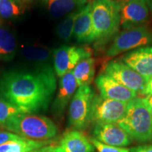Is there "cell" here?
I'll use <instances>...</instances> for the list:
<instances>
[{
    "mask_svg": "<svg viewBox=\"0 0 152 152\" xmlns=\"http://www.w3.org/2000/svg\"></svg>",
    "mask_w": 152,
    "mask_h": 152,
    "instance_id": "d590c367",
    "label": "cell"
},
{
    "mask_svg": "<svg viewBox=\"0 0 152 152\" xmlns=\"http://www.w3.org/2000/svg\"><path fill=\"white\" fill-rule=\"evenodd\" d=\"M140 94L145 95L146 96L152 95V76L148 80L145 86H144L143 90H142V92H140Z\"/></svg>",
    "mask_w": 152,
    "mask_h": 152,
    "instance_id": "4316f807",
    "label": "cell"
},
{
    "mask_svg": "<svg viewBox=\"0 0 152 152\" xmlns=\"http://www.w3.org/2000/svg\"><path fill=\"white\" fill-rule=\"evenodd\" d=\"M152 11L142 0H127L121 9V26L123 30L145 26Z\"/></svg>",
    "mask_w": 152,
    "mask_h": 152,
    "instance_id": "30bf717a",
    "label": "cell"
},
{
    "mask_svg": "<svg viewBox=\"0 0 152 152\" xmlns=\"http://www.w3.org/2000/svg\"><path fill=\"white\" fill-rule=\"evenodd\" d=\"M95 148L90 140L80 130H73L65 132L54 152H94Z\"/></svg>",
    "mask_w": 152,
    "mask_h": 152,
    "instance_id": "9a60e30c",
    "label": "cell"
},
{
    "mask_svg": "<svg viewBox=\"0 0 152 152\" xmlns=\"http://www.w3.org/2000/svg\"><path fill=\"white\" fill-rule=\"evenodd\" d=\"M91 4L92 42L115 35L121 26L122 5L111 0H93Z\"/></svg>",
    "mask_w": 152,
    "mask_h": 152,
    "instance_id": "277c9868",
    "label": "cell"
},
{
    "mask_svg": "<svg viewBox=\"0 0 152 152\" xmlns=\"http://www.w3.org/2000/svg\"><path fill=\"white\" fill-rule=\"evenodd\" d=\"M77 86L90 85L95 74V60L92 57L81 60L73 71Z\"/></svg>",
    "mask_w": 152,
    "mask_h": 152,
    "instance_id": "ffe728a7",
    "label": "cell"
},
{
    "mask_svg": "<svg viewBox=\"0 0 152 152\" xmlns=\"http://www.w3.org/2000/svg\"><path fill=\"white\" fill-rule=\"evenodd\" d=\"M54 146L51 145H47L46 147H44L41 149H38L36 150H34V151H32L30 152H54Z\"/></svg>",
    "mask_w": 152,
    "mask_h": 152,
    "instance_id": "f1b7e54d",
    "label": "cell"
},
{
    "mask_svg": "<svg viewBox=\"0 0 152 152\" xmlns=\"http://www.w3.org/2000/svg\"><path fill=\"white\" fill-rule=\"evenodd\" d=\"M117 124L137 141L152 140V112L143 98L136 96L128 102L125 115Z\"/></svg>",
    "mask_w": 152,
    "mask_h": 152,
    "instance_id": "3957f363",
    "label": "cell"
},
{
    "mask_svg": "<svg viewBox=\"0 0 152 152\" xmlns=\"http://www.w3.org/2000/svg\"><path fill=\"white\" fill-rule=\"evenodd\" d=\"M51 16L58 18L86 5L87 0H39Z\"/></svg>",
    "mask_w": 152,
    "mask_h": 152,
    "instance_id": "e0dca14e",
    "label": "cell"
},
{
    "mask_svg": "<svg viewBox=\"0 0 152 152\" xmlns=\"http://www.w3.org/2000/svg\"><path fill=\"white\" fill-rule=\"evenodd\" d=\"M130 152H152V145H144L132 148Z\"/></svg>",
    "mask_w": 152,
    "mask_h": 152,
    "instance_id": "83f0119b",
    "label": "cell"
},
{
    "mask_svg": "<svg viewBox=\"0 0 152 152\" xmlns=\"http://www.w3.org/2000/svg\"><path fill=\"white\" fill-rule=\"evenodd\" d=\"M87 1H88L89 2H90V0H87ZM92 1H93V0H92Z\"/></svg>",
    "mask_w": 152,
    "mask_h": 152,
    "instance_id": "836d02e7",
    "label": "cell"
},
{
    "mask_svg": "<svg viewBox=\"0 0 152 152\" xmlns=\"http://www.w3.org/2000/svg\"><path fill=\"white\" fill-rule=\"evenodd\" d=\"M100 96L104 99L128 103L137 96V93L127 88L109 75L102 73L95 80Z\"/></svg>",
    "mask_w": 152,
    "mask_h": 152,
    "instance_id": "8fae6325",
    "label": "cell"
},
{
    "mask_svg": "<svg viewBox=\"0 0 152 152\" xmlns=\"http://www.w3.org/2000/svg\"><path fill=\"white\" fill-rule=\"evenodd\" d=\"M16 52V38L0 18V61H11Z\"/></svg>",
    "mask_w": 152,
    "mask_h": 152,
    "instance_id": "ac0fdd59",
    "label": "cell"
},
{
    "mask_svg": "<svg viewBox=\"0 0 152 152\" xmlns=\"http://www.w3.org/2000/svg\"><path fill=\"white\" fill-rule=\"evenodd\" d=\"M21 55L28 61L47 64L53 57V50L40 44L27 45L21 47Z\"/></svg>",
    "mask_w": 152,
    "mask_h": 152,
    "instance_id": "d6986e66",
    "label": "cell"
},
{
    "mask_svg": "<svg viewBox=\"0 0 152 152\" xmlns=\"http://www.w3.org/2000/svg\"><path fill=\"white\" fill-rule=\"evenodd\" d=\"M0 128H1V126H0Z\"/></svg>",
    "mask_w": 152,
    "mask_h": 152,
    "instance_id": "e575fe53",
    "label": "cell"
},
{
    "mask_svg": "<svg viewBox=\"0 0 152 152\" xmlns=\"http://www.w3.org/2000/svg\"><path fill=\"white\" fill-rule=\"evenodd\" d=\"M152 44V30L146 26L123 30L115 36L106 52L107 57Z\"/></svg>",
    "mask_w": 152,
    "mask_h": 152,
    "instance_id": "8992f818",
    "label": "cell"
},
{
    "mask_svg": "<svg viewBox=\"0 0 152 152\" xmlns=\"http://www.w3.org/2000/svg\"><path fill=\"white\" fill-rule=\"evenodd\" d=\"M125 102L104 99L94 95L91 110V123L117 124L125 115L127 109Z\"/></svg>",
    "mask_w": 152,
    "mask_h": 152,
    "instance_id": "52a82bcc",
    "label": "cell"
},
{
    "mask_svg": "<svg viewBox=\"0 0 152 152\" xmlns=\"http://www.w3.org/2000/svg\"><path fill=\"white\" fill-rule=\"evenodd\" d=\"M103 73L137 94L142 92L147 82L141 75L121 61H113L106 64Z\"/></svg>",
    "mask_w": 152,
    "mask_h": 152,
    "instance_id": "9c48e42d",
    "label": "cell"
},
{
    "mask_svg": "<svg viewBox=\"0 0 152 152\" xmlns=\"http://www.w3.org/2000/svg\"><path fill=\"white\" fill-rule=\"evenodd\" d=\"M90 140L97 152H130V150L125 147H117L107 145L98 141L94 137H91Z\"/></svg>",
    "mask_w": 152,
    "mask_h": 152,
    "instance_id": "d4e9b609",
    "label": "cell"
},
{
    "mask_svg": "<svg viewBox=\"0 0 152 152\" xmlns=\"http://www.w3.org/2000/svg\"><path fill=\"white\" fill-rule=\"evenodd\" d=\"M51 144L50 141L38 142L23 138L0 145V152H30Z\"/></svg>",
    "mask_w": 152,
    "mask_h": 152,
    "instance_id": "44dd1931",
    "label": "cell"
},
{
    "mask_svg": "<svg viewBox=\"0 0 152 152\" xmlns=\"http://www.w3.org/2000/svg\"><path fill=\"white\" fill-rule=\"evenodd\" d=\"M23 139L22 137L18 135L11 132H5V131H0V145L13 140H18Z\"/></svg>",
    "mask_w": 152,
    "mask_h": 152,
    "instance_id": "484cf974",
    "label": "cell"
},
{
    "mask_svg": "<svg viewBox=\"0 0 152 152\" xmlns=\"http://www.w3.org/2000/svg\"><path fill=\"white\" fill-rule=\"evenodd\" d=\"M82 8L68 14L57 26L56 34L62 40L65 42L71 41L73 36V28L75 22L76 18L80 13Z\"/></svg>",
    "mask_w": 152,
    "mask_h": 152,
    "instance_id": "7402d4cb",
    "label": "cell"
},
{
    "mask_svg": "<svg viewBox=\"0 0 152 152\" xmlns=\"http://www.w3.org/2000/svg\"><path fill=\"white\" fill-rule=\"evenodd\" d=\"M24 114L18 108L3 99H0V126L3 128L9 120L16 115Z\"/></svg>",
    "mask_w": 152,
    "mask_h": 152,
    "instance_id": "cb8c5ba5",
    "label": "cell"
},
{
    "mask_svg": "<svg viewBox=\"0 0 152 152\" xmlns=\"http://www.w3.org/2000/svg\"><path fill=\"white\" fill-rule=\"evenodd\" d=\"M93 134L98 141L113 147H125L132 143L131 137L118 124H95Z\"/></svg>",
    "mask_w": 152,
    "mask_h": 152,
    "instance_id": "7c38bea8",
    "label": "cell"
},
{
    "mask_svg": "<svg viewBox=\"0 0 152 152\" xmlns=\"http://www.w3.org/2000/svg\"><path fill=\"white\" fill-rule=\"evenodd\" d=\"M73 37L80 43L92 42V4L87 3L81 9L76 18L73 28Z\"/></svg>",
    "mask_w": 152,
    "mask_h": 152,
    "instance_id": "2e32d148",
    "label": "cell"
},
{
    "mask_svg": "<svg viewBox=\"0 0 152 152\" xmlns=\"http://www.w3.org/2000/svg\"><path fill=\"white\" fill-rule=\"evenodd\" d=\"M94 92L90 85L78 87L70 102L68 123L77 130H84L91 123V110Z\"/></svg>",
    "mask_w": 152,
    "mask_h": 152,
    "instance_id": "5b68a950",
    "label": "cell"
},
{
    "mask_svg": "<svg viewBox=\"0 0 152 152\" xmlns=\"http://www.w3.org/2000/svg\"><path fill=\"white\" fill-rule=\"evenodd\" d=\"M57 89L56 73L49 64L30 70H11L0 78L1 99L25 114L46 111Z\"/></svg>",
    "mask_w": 152,
    "mask_h": 152,
    "instance_id": "6da1fadb",
    "label": "cell"
},
{
    "mask_svg": "<svg viewBox=\"0 0 152 152\" xmlns=\"http://www.w3.org/2000/svg\"><path fill=\"white\" fill-rule=\"evenodd\" d=\"M89 49L76 46L63 45L53 50L54 70L58 77H61L73 71L77 64L83 58L91 57Z\"/></svg>",
    "mask_w": 152,
    "mask_h": 152,
    "instance_id": "ba28073f",
    "label": "cell"
},
{
    "mask_svg": "<svg viewBox=\"0 0 152 152\" xmlns=\"http://www.w3.org/2000/svg\"><path fill=\"white\" fill-rule=\"evenodd\" d=\"M23 4L17 0H0V18L11 20L21 16L25 11Z\"/></svg>",
    "mask_w": 152,
    "mask_h": 152,
    "instance_id": "603a6c76",
    "label": "cell"
},
{
    "mask_svg": "<svg viewBox=\"0 0 152 152\" xmlns=\"http://www.w3.org/2000/svg\"><path fill=\"white\" fill-rule=\"evenodd\" d=\"M142 1H144V2L147 4L149 7V8L151 9V10L152 11V0H142Z\"/></svg>",
    "mask_w": 152,
    "mask_h": 152,
    "instance_id": "4dcf8cb0",
    "label": "cell"
},
{
    "mask_svg": "<svg viewBox=\"0 0 152 152\" xmlns=\"http://www.w3.org/2000/svg\"><path fill=\"white\" fill-rule=\"evenodd\" d=\"M3 128L23 138L38 142L50 141L58 134V128L52 120L35 114L24 113L13 117Z\"/></svg>",
    "mask_w": 152,
    "mask_h": 152,
    "instance_id": "7a4b0ae2",
    "label": "cell"
},
{
    "mask_svg": "<svg viewBox=\"0 0 152 152\" xmlns=\"http://www.w3.org/2000/svg\"><path fill=\"white\" fill-rule=\"evenodd\" d=\"M111 1H115V2L118 3V4H121L123 6V4H124V3L125 2V1H127V0H111Z\"/></svg>",
    "mask_w": 152,
    "mask_h": 152,
    "instance_id": "1f68e13d",
    "label": "cell"
},
{
    "mask_svg": "<svg viewBox=\"0 0 152 152\" xmlns=\"http://www.w3.org/2000/svg\"><path fill=\"white\" fill-rule=\"evenodd\" d=\"M144 102H146V104H147V106H149V108L152 112V95L150 96H147L146 97L143 98Z\"/></svg>",
    "mask_w": 152,
    "mask_h": 152,
    "instance_id": "f546056e",
    "label": "cell"
},
{
    "mask_svg": "<svg viewBox=\"0 0 152 152\" xmlns=\"http://www.w3.org/2000/svg\"><path fill=\"white\" fill-rule=\"evenodd\" d=\"M17 1H20V2H23V3H26V2H28V1H31V0H17Z\"/></svg>",
    "mask_w": 152,
    "mask_h": 152,
    "instance_id": "d6a6232c",
    "label": "cell"
},
{
    "mask_svg": "<svg viewBox=\"0 0 152 152\" xmlns=\"http://www.w3.org/2000/svg\"><path fill=\"white\" fill-rule=\"evenodd\" d=\"M77 87L73 71L60 77L56 98L52 105V112L54 116L60 117L64 114Z\"/></svg>",
    "mask_w": 152,
    "mask_h": 152,
    "instance_id": "4fadbf2b",
    "label": "cell"
},
{
    "mask_svg": "<svg viewBox=\"0 0 152 152\" xmlns=\"http://www.w3.org/2000/svg\"><path fill=\"white\" fill-rule=\"evenodd\" d=\"M121 61L148 80L152 76V47H142L128 53Z\"/></svg>",
    "mask_w": 152,
    "mask_h": 152,
    "instance_id": "5bb4252c",
    "label": "cell"
}]
</instances>
